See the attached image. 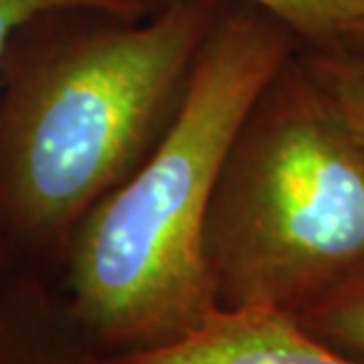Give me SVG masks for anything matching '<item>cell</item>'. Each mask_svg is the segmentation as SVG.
Masks as SVG:
<instances>
[{"instance_id": "4", "label": "cell", "mask_w": 364, "mask_h": 364, "mask_svg": "<svg viewBox=\"0 0 364 364\" xmlns=\"http://www.w3.org/2000/svg\"><path fill=\"white\" fill-rule=\"evenodd\" d=\"M92 364H353L317 346L270 308L215 310L199 329L149 350L112 353Z\"/></svg>"}, {"instance_id": "8", "label": "cell", "mask_w": 364, "mask_h": 364, "mask_svg": "<svg viewBox=\"0 0 364 364\" xmlns=\"http://www.w3.org/2000/svg\"><path fill=\"white\" fill-rule=\"evenodd\" d=\"M137 7L140 0H0V62L12 36L41 14L60 10L133 12Z\"/></svg>"}, {"instance_id": "5", "label": "cell", "mask_w": 364, "mask_h": 364, "mask_svg": "<svg viewBox=\"0 0 364 364\" xmlns=\"http://www.w3.org/2000/svg\"><path fill=\"white\" fill-rule=\"evenodd\" d=\"M319 50L364 46V0H249Z\"/></svg>"}, {"instance_id": "2", "label": "cell", "mask_w": 364, "mask_h": 364, "mask_svg": "<svg viewBox=\"0 0 364 364\" xmlns=\"http://www.w3.org/2000/svg\"><path fill=\"white\" fill-rule=\"evenodd\" d=\"M203 258L218 310L289 317L364 267V144L308 69L284 64L239 126Z\"/></svg>"}, {"instance_id": "1", "label": "cell", "mask_w": 364, "mask_h": 364, "mask_svg": "<svg viewBox=\"0 0 364 364\" xmlns=\"http://www.w3.org/2000/svg\"><path fill=\"white\" fill-rule=\"evenodd\" d=\"M289 50V31L260 10L215 17L149 156L78 220L74 312L107 355L168 346L218 310L203 258L210 194Z\"/></svg>"}, {"instance_id": "6", "label": "cell", "mask_w": 364, "mask_h": 364, "mask_svg": "<svg viewBox=\"0 0 364 364\" xmlns=\"http://www.w3.org/2000/svg\"><path fill=\"white\" fill-rule=\"evenodd\" d=\"M291 319L317 346L353 364H364V267Z\"/></svg>"}, {"instance_id": "3", "label": "cell", "mask_w": 364, "mask_h": 364, "mask_svg": "<svg viewBox=\"0 0 364 364\" xmlns=\"http://www.w3.org/2000/svg\"><path fill=\"white\" fill-rule=\"evenodd\" d=\"M213 21L206 0H180L43 64L3 140L5 196L21 228L64 232L135 168L176 112Z\"/></svg>"}, {"instance_id": "7", "label": "cell", "mask_w": 364, "mask_h": 364, "mask_svg": "<svg viewBox=\"0 0 364 364\" xmlns=\"http://www.w3.org/2000/svg\"><path fill=\"white\" fill-rule=\"evenodd\" d=\"M305 69L364 144V50H319Z\"/></svg>"}]
</instances>
